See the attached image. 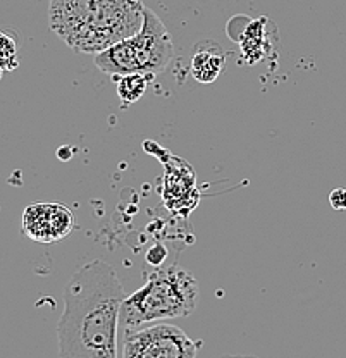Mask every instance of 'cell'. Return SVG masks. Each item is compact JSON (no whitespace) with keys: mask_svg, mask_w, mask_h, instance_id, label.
Segmentation results:
<instances>
[{"mask_svg":"<svg viewBox=\"0 0 346 358\" xmlns=\"http://www.w3.org/2000/svg\"><path fill=\"white\" fill-rule=\"evenodd\" d=\"M17 36L13 31L0 29V80L6 73L16 69L20 66V57H17Z\"/></svg>","mask_w":346,"mask_h":358,"instance_id":"10","label":"cell"},{"mask_svg":"<svg viewBox=\"0 0 346 358\" xmlns=\"http://www.w3.org/2000/svg\"><path fill=\"white\" fill-rule=\"evenodd\" d=\"M143 9L141 0H50L48 24L69 48L96 55L135 35Z\"/></svg>","mask_w":346,"mask_h":358,"instance_id":"2","label":"cell"},{"mask_svg":"<svg viewBox=\"0 0 346 358\" xmlns=\"http://www.w3.org/2000/svg\"><path fill=\"white\" fill-rule=\"evenodd\" d=\"M174 57V45L161 17L145 6L143 22L135 35L95 55V66L110 76L141 73L157 76Z\"/></svg>","mask_w":346,"mask_h":358,"instance_id":"4","label":"cell"},{"mask_svg":"<svg viewBox=\"0 0 346 358\" xmlns=\"http://www.w3.org/2000/svg\"><path fill=\"white\" fill-rule=\"evenodd\" d=\"M155 76L150 74H124V76H114L115 88H117V95L124 106H131V103L138 102L141 96L147 92L148 83L154 80Z\"/></svg>","mask_w":346,"mask_h":358,"instance_id":"9","label":"cell"},{"mask_svg":"<svg viewBox=\"0 0 346 358\" xmlns=\"http://www.w3.org/2000/svg\"><path fill=\"white\" fill-rule=\"evenodd\" d=\"M167 257V250L164 248L162 245H154L150 250L147 252V262L150 264V266H161V264L166 260Z\"/></svg>","mask_w":346,"mask_h":358,"instance_id":"11","label":"cell"},{"mask_svg":"<svg viewBox=\"0 0 346 358\" xmlns=\"http://www.w3.org/2000/svg\"><path fill=\"white\" fill-rule=\"evenodd\" d=\"M267 17H259V20H248V26L243 28V33L238 36V42L243 52V57L250 64L262 61L269 52V33H267Z\"/></svg>","mask_w":346,"mask_h":358,"instance_id":"8","label":"cell"},{"mask_svg":"<svg viewBox=\"0 0 346 358\" xmlns=\"http://www.w3.org/2000/svg\"><path fill=\"white\" fill-rule=\"evenodd\" d=\"M23 233L38 243H55L76 227V215L62 203H33L23 212Z\"/></svg>","mask_w":346,"mask_h":358,"instance_id":"6","label":"cell"},{"mask_svg":"<svg viewBox=\"0 0 346 358\" xmlns=\"http://www.w3.org/2000/svg\"><path fill=\"white\" fill-rule=\"evenodd\" d=\"M199 282L192 272L178 266L157 268L148 274L147 282L128 294L121 307V326L124 333L188 317L199 305Z\"/></svg>","mask_w":346,"mask_h":358,"instance_id":"3","label":"cell"},{"mask_svg":"<svg viewBox=\"0 0 346 358\" xmlns=\"http://www.w3.org/2000/svg\"><path fill=\"white\" fill-rule=\"evenodd\" d=\"M329 203L334 210H346V189L345 188L333 189L329 195Z\"/></svg>","mask_w":346,"mask_h":358,"instance_id":"12","label":"cell"},{"mask_svg":"<svg viewBox=\"0 0 346 358\" xmlns=\"http://www.w3.org/2000/svg\"><path fill=\"white\" fill-rule=\"evenodd\" d=\"M126 294L106 260L83 264L64 286L57 322L61 358H117V333Z\"/></svg>","mask_w":346,"mask_h":358,"instance_id":"1","label":"cell"},{"mask_svg":"<svg viewBox=\"0 0 346 358\" xmlns=\"http://www.w3.org/2000/svg\"><path fill=\"white\" fill-rule=\"evenodd\" d=\"M226 57L222 48L215 42L206 40L195 45L192 54V76L199 83H214L224 71Z\"/></svg>","mask_w":346,"mask_h":358,"instance_id":"7","label":"cell"},{"mask_svg":"<svg viewBox=\"0 0 346 358\" xmlns=\"http://www.w3.org/2000/svg\"><path fill=\"white\" fill-rule=\"evenodd\" d=\"M221 358H259L255 355H222Z\"/></svg>","mask_w":346,"mask_h":358,"instance_id":"13","label":"cell"},{"mask_svg":"<svg viewBox=\"0 0 346 358\" xmlns=\"http://www.w3.org/2000/svg\"><path fill=\"white\" fill-rule=\"evenodd\" d=\"M199 350L181 327L157 322L124 334L122 358H196Z\"/></svg>","mask_w":346,"mask_h":358,"instance_id":"5","label":"cell"}]
</instances>
